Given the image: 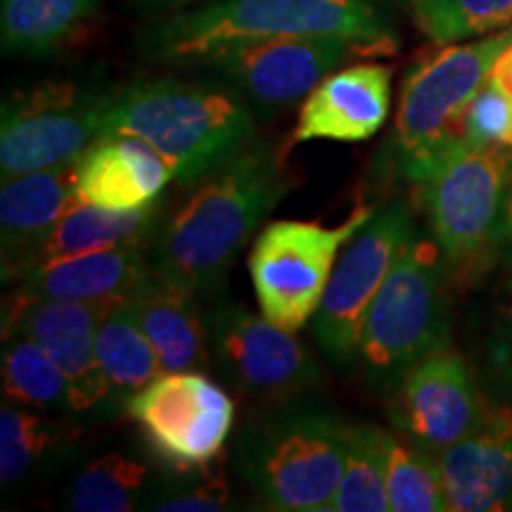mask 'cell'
<instances>
[{
    "mask_svg": "<svg viewBox=\"0 0 512 512\" xmlns=\"http://www.w3.org/2000/svg\"><path fill=\"white\" fill-rule=\"evenodd\" d=\"M290 185L278 152L249 145L195 183L181 207L162 221L150 245L155 273L192 294L214 292Z\"/></svg>",
    "mask_w": 512,
    "mask_h": 512,
    "instance_id": "obj_1",
    "label": "cell"
},
{
    "mask_svg": "<svg viewBox=\"0 0 512 512\" xmlns=\"http://www.w3.org/2000/svg\"><path fill=\"white\" fill-rule=\"evenodd\" d=\"M100 136H133L150 143L192 188L254 145L249 102L214 83L178 79L136 81L112 95Z\"/></svg>",
    "mask_w": 512,
    "mask_h": 512,
    "instance_id": "obj_2",
    "label": "cell"
},
{
    "mask_svg": "<svg viewBox=\"0 0 512 512\" xmlns=\"http://www.w3.org/2000/svg\"><path fill=\"white\" fill-rule=\"evenodd\" d=\"M283 36H347L396 48L380 0H211L157 24L145 46L162 62L200 67L221 50Z\"/></svg>",
    "mask_w": 512,
    "mask_h": 512,
    "instance_id": "obj_3",
    "label": "cell"
},
{
    "mask_svg": "<svg viewBox=\"0 0 512 512\" xmlns=\"http://www.w3.org/2000/svg\"><path fill=\"white\" fill-rule=\"evenodd\" d=\"M349 422L302 396L252 415L233 446L238 475L268 508L328 512L344 470Z\"/></svg>",
    "mask_w": 512,
    "mask_h": 512,
    "instance_id": "obj_4",
    "label": "cell"
},
{
    "mask_svg": "<svg viewBox=\"0 0 512 512\" xmlns=\"http://www.w3.org/2000/svg\"><path fill=\"white\" fill-rule=\"evenodd\" d=\"M441 256L437 242L413 230L370 304L356 361L377 392H392L415 363L448 347Z\"/></svg>",
    "mask_w": 512,
    "mask_h": 512,
    "instance_id": "obj_5",
    "label": "cell"
},
{
    "mask_svg": "<svg viewBox=\"0 0 512 512\" xmlns=\"http://www.w3.org/2000/svg\"><path fill=\"white\" fill-rule=\"evenodd\" d=\"M403 171L420 192L434 242L448 264L467 268L486 259L498 245L510 152L479 150L451 138Z\"/></svg>",
    "mask_w": 512,
    "mask_h": 512,
    "instance_id": "obj_6",
    "label": "cell"
},
{
    "mask_svg": "<svg viewBox=\"0 0 512 512\" xmlns=\"http://www.w3.org/2000/svg\"><path fill=\"white\" fill-rule=\"evenodd\" d=\"M375 207H358L339 226L316 221H273L256 235L249 275L261 313L297 332L316 316L339 249L373 219Z\"/></svg>",
    "mask_w": 512,
    "mask_h": 512,
    "instance_id": "obj_7",
    "label": "cell"
},
{
    "mask_svg": "<svg viewBox=\"0 0 512 512\" xmlns=\"http://www.w3.org/2000/svg\"><path fill=\"white\" fill-rule=\"evenodd\" d=\"M510 43L512 29H505L472 43H446L415 64L403 81L394 128V147L403 166L458 138L467 105L489 81Z\"/></svg>",
    "mask_w": 512,
    "mask_h": 512,
    "instance_id": "obj_8",
    "label": "cell"
},
{
    "mask_svg": "<svg viewBox=\"0 0 512 512\" xmlns=\"http://www.w3.org/2000/svg\"><path fill=\"white\" fill-rule=\"evenodd\" d=\"M110 102V93L76 83H43L10 95L0 121L3 181L76 162L100 138Z\"/></svg>",
    "mask_w": 512,
    "mask_h": 512,
    "instance_id": "obj_9",
    "label": "cell"
},
{
    "mask_svg": "<svg viewBox=\"0 0 512 512\" xmlns=\"http://www.w3.org/2000/svg\"><path fill=\"white\" fill-rule=\"evenodd\" d=\"M126 411L174 472L209 467L235 425V401L204 370L162 373L126 401Z\"/></svg>",
    "mask_w": 512,
    "mask_h": 512,
    "instance_id": "obj_10",
    "label": "cell"
},
{
    "mask_svg": "<svg viewBox=\"0 0 512 512\" xmlns=\"http://www.w3.org/2000/svg\"><path fill=\"white\" fill-rule=\"evenodd\" d=\"M413 230L411 207L401 200L389 202L375 211L337 259L323 302L313 316L320 349L337 366H349L358 358L366 313Z\"/></svg>",
    "mask_w": 512,
    "mask_h": 512,
    "instance_id": "obj_11",
    "label": "cell"
},
{
    "mask_svg": "<svg viewBox=\"0 0 512 512\" xmlns=\"http://www.w3.org/2000/svg\"><path fill=\"white\" fill-rule=\"evenodd\" d=\"M207 316L211 366L238 389L259 401L302 396L320 382V368L297 335L264 313L240 302L216 304Z\"/></svg>",
    "mask_w": 512,
    "mask_h": 512,
    "instance_id": "obj_12",
    "label": "cell"
},
{
    "mask_svg": "<svg viewBox=\"0 0 512 512\" xmlns=\"http://www.w3.org/2000/svg\"><path fill=\"white\" fill-rule=\"evenodd\" d=\"M375 55L389 50L347 36H283L221 50L202 67L228 79L256 110L275 112L304 100L349 60Z\"/></svg>",
    "mask_w": 512,
    "mask_h": 512,
    "instance_id": "obj_13",
    "label": "cell"
},
{
    "mask_svg": "<svg viewBox=\"0 0 512 512\" xmlns=\"http://www.w3.org/2000/svg\"><path fill=\"white\" fill-rule=\"evenodd\" d=\"M112 302H67L19 290L5 299L3 335H31L55 358L69 382L72 413H91L112 401V389L95 354L98 320Z\"/></svg>",
    "mask_w": 512,
    "mask_h": 512,
    "instance_id": "obj_14",
    "label": "cell"
},
{
    "mask_svg": "<svg viewBox=\"0 0 512 512\" xmlns=\"http://www.w3.org/2000/svg\"><path fill=\"white\" fill-rule=\"evenodd\" d=\"M389 394L394 425L430 453L467 437L486 408L465 358L448 347L415 363Z\"/></svg>",
    "mask_w": 512,
    "mask_h": 512,
    "instance_id": "obj_15",
    "label": "cell"
},
{
    "mask_svg": "<svg viewBox=\"0 0 512 512\" xmlns=\"http://www.w3.org/2000/svg\"><path fill=\"white\" fill-rule=\"evenodd\" d=\"M392 102V69L358 62L325 76L306 95L290 145L311 140L363 143L387 124Z\"/></svg>",
    "mask_w": 512,
    "mask_h": 512,
    "instance_id": "obj_16",
    "label": "cell"
},
{
    "mask_svg": "<svg viewBox=\"0 0 512 512\" xmlns=\"http://www.w3.org/2000/svg\"><path fill=\"white\" fill-rule=\"evenodd\" d=\"M434 456L448 512L512 510V406L484 408L475 430Z\"/></svg>",
    "mask_w": 512,
    "mask_h": 512,
    "instance_id": "obj_17",
    "label": "cell"
},
{
    "mask_svg": "<svg viewBox=\"0 0 512 512\" xmlns=\"http://www.w3.org/2000/svg\"><path fill=\"white\" fill-rule=\"evenodd\" d=\"M76 200V162L31 171L3 181L0 190V256L3 280H22L43 242Z\"/></svg>",
    "mask_w": 512,
    "mask_h": 512,
    "instance_id": "obj_18",
    "label": "cell"
},
{
    "mask_svg": "<svg viewBox=\"0 0 512 512\" xmlns=\"http://www.w3.org/2000/svg\"><path fill=\"white\" fill-rule=\"evenodd\" d=\"M174 171L145 140L100 136L76 159V200L112 211L155 207Z\"/></svg>",
    "mask_w": 512,
    "mask_h": 512,
    "instance_id": "obj_19",
    "label": "cell"
},
{
    "mask_svg": "<svg viewBox=\"0 0 512 512\" xmlns=\"http://www.w3.org/2000/svg\"><path fill=\"white\" fill-rule=\"evenodd\" d=\"M152 273L150 245H128L41 261L22 275L17 290L67 302H112L136 292Z\"/></svg>",
    "mask_w": 512,
    "mask_h": 512,
    "instance_id": "obj_20",
    "label": "cell"
},
{
    "mask_svg": "<svg viewBox=\"0 0 512 512\" xmlns=\"http://www.w3.org/2000/svg\"><path fill=\"white\" fill-rule=\"evenodd\" d=\"M126 299L155 347L164 373L207 370L211 366L207 316L197 306V294L152 273Z\"/></svg>",
    "mask_w": 512,
    "mask_h": 512,
    "instance_id": "obj_21",
    "label": "cell"
},
{
    "mask_svg": "<svg viewBox=\"0 0 512 512\" xmlns=\"http://www.w3.org/2000/svg\"><path fill=\"white\" fill-rule=\"evenodd\" d=\"M159 226H162L159 204L147 209L112 211L74 200L50 230L36 264L62 256L102 252V249L152 245Z\"/></svg>",
    "mask_w": 512,
    "mask_h": 512,
    "instance_id": "obj_22",
    "label": "cell"
},
{
    "mask_svg": "<svg viewBox=\"0 0 512 512\" xmlns=\"http://www.w3.org/2000/svg\"><path fill=\"white\" fill-rule=\"evenodd\" d=\"M98 5L100 0H3V55L43 57L55 53L83 29Z\"/></svg>",
    "mask_w": 512,
    "mask_h": 512,
    "instance_id": "obj_23",
    "label": "cell"
},
{
    "mask_svg": "<svg viewBox=\"0 0 512 512\" xmlns=\"http://www.w3.org/2000/svg\"><path fill=\"white\" fill-rule=\"evenodd\" d=\"M95 354L114 401H128L164 373L128 299H117L102 311L95 332Z\"/></svg>",
    "mask_w": 512,
    "mask_h": 512,
    "instance_id": "obj_24",
    "label": "cell"
},
{
    "mask_svg": "<svg viewBox=\"0 0 512 512\" xmlns=\"http://www.w3.org/2000/svg\"><path fill=\"white\" fill-rule=\"evenodd\" d=\"M0 375H3V394L8 401L36 408V411L72 413L67 377L55 358L31 335H24V332L3 335Z\"/></svg>",
    "mask_w": 512,
    "mask_h": 512,
    "instance_id": "obj_25",
    "label": "cell"
},
{
    "mask_svg": "<svg viewBox=\"0 0 512 512\" xmlns=\"http://www.w3.org/2000/svg\"><path fill=\"white\" fill-rule=\"evenodd\" d=\"M387 439L375 425H351L344 448V470L328 512H384L387 498Z\"/></svg>",
    "mask_w": 512,
    "mask_h": 512,
    "instance_id": "obj_26",
    "label": "cell"
},
{
    "mask_svg": "<svg viewBox=\"0 0 512 512\" xmlns=\"http://www.w3.org/2000/svg\"><path fill=\"white\" fill-rule=\"evenodd\" d=\"M150 470L121 453L95 458L74 479L67 508L74 512H131L145 501Z\"/></svg>",
    "mask_w": 512,
    "mask_h": 512,
    "instance_id": "obj_27",
    "label": "cell"
},
{
    "mask_svg": "<svg viewBox=\"0 0 512 512\" xmlns=\"http://www.w3.org/2000/svg\"><path fill=\"white\" fill-rule=\"evenodd\" d=\"M387 498L392 512L448 510L437 456L392 432L387 439Z\"/></svg>",
    "mask_w": 512,
    "mask_h": 512,
    "instance_id": "obj_28",
    "label": "cell"
},
{
    "mask_svg": "<svg viewBox=\"0 0 512 512\" xmlns=\"http://www.w3.org/2000/svg\"><path fill=\"white\" fill-rule=\"evenodd\" d=\"M413 17L422 34L446 46L512 29V0H413Z\"/></svg>",
    "mask_w": 512,
    "mask_h": 512,
    "instance_id": "obj_29",
    "label": "cell"
},
{
    "mask_svg": "<svg viewBox=\"0 0 512 512\" xmlns=\"http://www.w3.org/2000/svg\"><path fill=\"white\" fill-rule=\"evenodd\" d=\"M55 444L53 427L41 415L5 401L0 408V484L8 489L34 475Z\"/></svg>",
    "mask_w": 512,
    "mask_h": 512,
    "instance_id": "obj_30",
    "label": "cell"
},
{
    "mask_svg": "<svg viewBox=\"0 0 512 512\" xmlns=\"http://www.w3.org/2000/svg\"><path fill=\"white\" fill-rule=\"evenodd\" d=\"M458 138L479 150H512V98L491 79L467 105Z\"/></svg>",
    "mask_w": 512,
    "mask_h": 512,
    "instance_id": "obj_31",
    "label": "cell"
},
{
    "mask_svg": "<svg viewBox=\"0 0 512 512\" xmlns=\"http://www.w3.org/2000/svg\"><path fill=\"white\" fill-rule=\"evenodd\" d=\"M185 482L169 486L164 494L152 498V510L162 512H221L230 508V486L221 470L183 472Z\"/></svg>",
    "mask_w": 512,
    "mask_h": 512,
    "instance_id": "obj_32",
    "label": "cell"
},
{
    "mask_svg": "<svg viewBox=\"0 0 512 512\" xmlns=\"http://www.w3.org/2000/svg\"><path fill=\"white\" fill-rule=\"evenodd\" d=\"M489 356L496 375L501 377L505 387L512 389V275L508 278V283H505L501 306L496 311L494 332H491L489 342Z\"/></svg>",
    "mask_w": 512,
    "mask_h": 512,
    "instance_id": "obj_33",
    "label": "cell"
},
{
    "mask_svg": "<svg viewBox=\"0 0 512 512\" xmlns=\"http://www.w3.org/2000/svg\"><path fill=\"white\" fill-rule=\"evenodd\" d=\"M489 79L494 81L496 86H501L503 91L512 98V43L508 48H505V53L498 57L494 69H491Z\"/></svg>",
    "mask_w": 512,
    "mask_h": 512,
    "instance_id": "obj_34",
    "label": "cell"
},
{
    "mask_svg": "<svg viewBox=\"0 0 512 512\" xmlns=\"http://www.w3.org/2000/svg\"><path fill=\"white\" fill-rule=\"evenodd\" d=\"M498 242L512 247V171L508 190H505V204H503V216H501V230H498Z\"/></svg>",
    "mask_w": 512,
    "mask_h": 512,
    "instance_id": "obj_35",
    "label": "cell"
},
{
    "mask_svg": "<svg viewBox=\"0 0 512 512\" xmlns=\"http://www.w3.org/2000/svg\"><path fill=\"white\" fill-rule=\"evenodd\" d=\"M145 8H183V5L197 3V0H136Z\"/></svg>",
    "mask_w": 512,
    "mask_h": 512,
    "instance_id": "obj_36",
    "label": "cell"
}]
</instances>
